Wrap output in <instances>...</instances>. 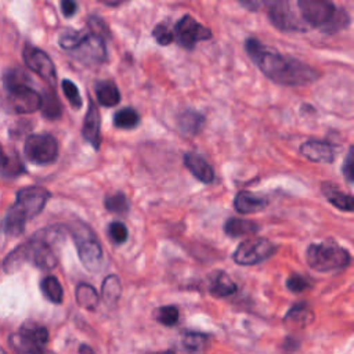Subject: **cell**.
<instances>
[{"label": "cell", "instance_id": "7402d4cb", "mask_svg": "<svg viewBox=\"0 0 354 354\" xmlns=\"http://www.w3.org/2000/svg\"><path fill=\"white\" fill-rule=\"evenodd\" d=\"M97 100L102 106H115L120 101V93L112 80H101L95 84Z\"/></svg>", "mask_w": 354, "mask_h": 354}, {"label": "cell", "instance_id": "9c48e42d", "mask_svg": "<svg viewBox=\"0 0 354 354\" xmlns=\"http://www.w3.org/2000/svg\"><path fill=\"white\" fill-rule=\"evenodd\" d=\"M176 39L184 48H194L198 41L207 40L212 37L209 28L196 22L191 15H184L174 28Z\"/></svg>", "mask_w": 354, "mask_h": 354}, {"label": "cell", "instance_id": "8d00e7d4", "mask_svg": "<svg viewBox=\"0 0 354 354\" xmlns=\"http://www.w3.org/2000/svg\"><path fill=\"white\" fill-rule=\"evenodd\" d=\"M62 90H64V94L65 97L68 98V101L71 102V105L73 108H80L82 106V98H80V94H79V90L76 87V84L68 79L62 80Z\"/></svg>", "mask_w": 354, "mask_h": 354}, {"label": "cell", "instance_id": "7c38bea8", "mask_svg": "<svg viewBox=\"0 0 354 354\" xmlns=\"http://www.w3.org/2000/svg\"><path fill=\"white\" fill-rule=\"evenodd\" d=\"M267 14L271 22L281 30H303L300 19L290 10L288 1H268Z\"/></svg>", "mask_w": 354, "mask_h": 354}, {"label": "cell", "instance_id": "52a82bcc", "mask_svg": "<svg viewBox=\"0 0 354 354\" xmlns=\"http://www.w3.org/2000/svg\"><path fill=\"white\" fill-rule=\"evenodd\" d=\"M25 156L35 165L53 163L58 156V142L51 134H30L24 145Z\"/></svg>", "mask_w": 354, "mask_h": 354}, {"label": "cell", "instance_id": "5bb4252c", "mask_svg": "<svg viewBox=\"0 0 354 354\" xmlns=\"http://www.w3.org/2000/svg\"><path fill=\"white\" fill-rule=\"evenodd\" d=\"M88 109L86 112L84 116V122H83V137L84 140L94 148L98 149L100 148V142H101V137H100V127H101V118H100V111L95 105V102L88 98Z\"/></svg>", "mask_w": 354, "mask_h": 354}, {"label": "cell", "instance_id": "603a6c76", "mask_svg": "<svg viewBox=\"0 0 354 354\" xmlns=\"http://www.w3.org/2000/svg\"><path fill=\"white\" fill-rule=\"evenodd\" d=\"M259 225L250 220H243L238 217H230L224 223V232L231 238H238L243 235H250L259 231Z\"/></svg>", "mask_w": 354, "mask_h": 354}, {"label": "cell", "instance_id": "7bdbcfd3", "mask_svg": "<svg viewBox=\"0 0 354 354\" xmlns=\"http://www.w3.org/2000/svg\"><path fill=\"white\" fill-rule=\"evenodd\" d=\"M7 160H8V156H7V153L4 152V149L0 144V170L7 165Z\"/></svg>", "mask_w": 354, "mask_h": 354}, {"label": "cell", "instance_id": "d4e9b609", "mask_svg": "<svg viewBox=\"0 0 354 354\" xmlns=\"http://www.w3.org/2000/svg\"><path fill=\"white\" fill-rule=\"evenodd\" d=\"M322 191L328 199L329 203H332L335 207L344 210V212H351L354 207V201L353 196L348 194H344L339 191L336 187H322Z\"/></svg>", "mask_w": 354, "mask_h": 354}, {"label": "cell", "instance_id": "4dcf8cb0", "mask_svg": "<svg viewBox=\"0 0 354 354\" xmlns=\"http://www.w3.org/2000/svg\"><path fill=\"white\" fill-rule=\"evenodd\" d=\"M183 344H184L185 350H188L191 353H196V351H201L207 347L209 336L199 333V332H188L183 337Z\"/></svg>", "mask_w": 354, "mask_h": 354}, {"label": "cell", "instance_id": "bcb514c9", "mask_svg": "<svg viewBox=\"0 0 354 354\" xmlns=\"http://www.w3.org/2000/svg\"><path fill=\"white\" fill-rule=\"evenodd\" d=\"M41 354H54V353H51V351H48V350H46V348H44Z\"/></svg>", "mask_w": 354, "mask_h": 354}, {"label": "cell", "instance_id": "836d02e7", "mask_svg": "<svg viewBox=\"0 0 354 354\" xmlns=\"http://www.w3.org/2000/svg\"><path fill=\"white\" fill-rule=\"evenodd\" d=\"M82 32L83 30H73V29H66L64 30L59 37H58V43L61 46V48L66 50V51H75L80 39H82Z\"/></svg>", "mask_w": 354, "mask_h": 354}, {"label": "cell", "instance_id": "8992f818", "mask_svg": "<svg viewBox=\"0 0 354 354\" xmlns=\"http://www.w3.org/2000/svg\"><path fill=\"white\" fill-rule=\"evenodd\" d=\"M69 231L76 243L77 254L82 264L93 272H97L102 266V248L95 234L86 224L76 221L69 225Z\"/></svg>", "mask_w": 354, "mask_h": 354}, {"label": "cell", "instance_id": "7dc6e473", "mask_svg": "<svg viewBox=\"0 0 354 354\" xmlns=\"http://www.w3.org/2000/svg\"><path fill=\"white\" fill-rule=\"evenodd\" d=\"M0 354H7V353H6V351H4V348H3V347H1V346H0Z\"/></svg>", "mask_w": 354, "mask_h": 354}, {"label": "cell", "instance_id": "83f0119b", "mask_svg": "<svg viewBox=\"0 0 354 354\" xmlns=\"http://www.w3.org/2000/svg\"><path fill=\"white\" fill-rule=\"evenodd\" d=\"M40 289L43 292V295L53 303L55 304H59L62 303V299H64V290H62V286L59 283V281L53 277V275H48L46 278L41 279L40 282Z\"/></svg>", "mask_w": 354, "mask_h": 354}, {"label": "cell", "instance_id": "3957f363", "mask_svg": "<svg viewBox=\"0 0 354 354\" xmlns=\"http://www.w3.org/2000/svg\"><path fill=\"white\" fill-rule=\"evenodd\" d=\"M50 199V192L43 187H25L17 192L14 205L3 221V230L10 236L21 235L28 220L36 217Z\"/></svg>", "mask_w": 354, "mask_h": 354}, {"label": "cell", "instance_id": "4fadbf2b", "mask_svg": "<svg viewBox=\"0 0 354 354\" xmlns=\"http://www.w3.org/2000/svg\"><path fill=\"white\" fill-rule=\"evenodd\" d=\"M8 105L17 113H32L40 109L41 95L30 87H24L8 93Z\"/></svg>", "mask_w": 354, "mask_h": 354}, {"label": "cell", "instance_id": "e0dca14e", "mask_svg": "<svg viewBox=\"0 0 354 354\" xmlns=\"http://www.w3.org/2000/svg\"><path fill=\"white\" fill-rule=\"evenodd\" d=\"M267 206V201L253 192L249 191H239L235 195L234 199V207L236 212L249 214V213H256L263 210Z\"/></svg>", "mask_w": 354, "mask_h": 354}, {"label": "cell", "instance_id": "f546056e", "mask_svg": "<svg viewBox=\"0 0 354 354\" xmlns=\"http://www.w3.org/2000/svg\"><path fill=\"white\" fill-rule=\"evenodd\" d=\"M311 319H313V313L306 303H299V304L293 306L285 317L286 322L295 324L299 326L307 325L308 322H311Z\"/></svg>", "mask_w": 354, "mask_h": 354}, {"label": "cell", "instance_id": "ab89813d", "mask_svg": "<svg viewBox=\"0 0 354 354\" xmlns=\"http://www.w3.org/2000/svg\"><path fill=\"white\" fill-rule=\"evenodd\" d=\"M286 286L290 292H295V293H299V292H303L306 290L308 286H310V282L303 277V275H297V274H293L292 277L288 278L286 281Z\"/></svg>", "mask_w": 354, "mask_h": 354}, {"label": "cell", "instance_id": "f6af8a7d", "mask_svg": "<svg viewBox=\"0 0 354 354\" xmlns=\"http://www.w3.org/2000/svg\"><path fill=\"white\" fill-rule=\"evenodd\" d=\"M152 354H174V351L167 350V351H159V353H152Z\"/></svg>", "mask_w": 354, "mask_h": 354}, {"label": "cell", "instance_id": "cb8c5ba5", "mask_svg": "<svg viewBox=\"0 0 354 354\" xmlns=\"http://www.w3.org/2000/svg\"><path fill=\"white\" fill-rule=\"evenodd\" d=\"M40 109L43 112V116L51 120L59 119L62 115V105L58 100L57 93L53 88H47L44 94L41 95V105Z\"/></svg>", "mask_w": 354, "mask_h": 354}, {"label": "cell", "instance_id": "ffe728a7", "mask_svg": "<svg viewBox=\"0 0 354 354\" xmlns=\"http://www.w3.org/2000/svg\"><path fill=\"white\" fill-rule=\"evenodd\" d=\"M203 123H205L203 115H201L199 112L192 111V109H187V111L181 112L177 118V126H178L180 131L187 136L198 134L201 131Z\"/></svg>", "mask_w": 354, "mask_h": 354}, {"label": "cell", "instance_id": "ee69618b", "mask_svg": "<svg viewBox=\"0 0 354 354\" xmlns=\"http://www.w3.org/2000/svg\"><path fill=\"white\" fill-rule=\"evenodd\" d=\"M79 354H95V353L93 351V348H91L90 346H87V344H82V346H80V348H79Z\"/></svg>", "mask_w": 354, "mask_h": 354}, {"label": "cell", "instance_id": "5b68a950", "mask_svg": "<svg viewBox=\"0 0 354 354\" xmlns=\"http://www.w3.org/2000/svg\"><path fill=\"white\" fill-rule=\"evenodd\" d=\"M306 260L311 268L326 272L347 267L351 256L346 248L339 246L336 242H324L311 243L306 250Z\"/></svg>", "mask_w": 354, "mask_h": 354}, {"label": "cell", "instance_id": "e575fe53", "mask_svg": "<svg viewBox=\"0 0 354 354\" xmlns=\"http://www.w3.org/2000/svg\"><path fill=\"white\" fill-rule=\"evenodd\" d=\"M152 36L160 46H169L174 40V33L166 24H158L152 29Z\"/></svg>", "mask_w": 354, "mask_h": 354}, {"label": "cell", "instance_id": "f1b7e54d", "mask_svg": "<svg viewBox=\"0 0 354 354\" xmlns=\"http://www.w3.org/2000/svg\"><path fill=\"white\" fill-rule=\"evenodd\" d=\"M138 123H140V115L133 108H129V106L122 108L113 115V124L118 129L130 130V129H134Z\"/></svg>", "mask_w": 354, "mask_h": 354}, {"label": "cell", "instance_id": "1f68e13d", "mask_svg": "<svg viewBox=\"0 0 354 354\" xmlns=\"http://www.w3.org/2000/svg\"><path fill=\"white\" fill-rule=\"evenodd\" d=\"M106 210L118 214H124L129 210V202L122 192H116L105 199Z\"/></svg>", "mask_w": 354, "mask_h": 354}, {"label": "cell", "instance_id": "60d3db41", "mask_svg": "<svg viewBox=\"0 0 354 354\" xmlns=\"http://www.w3.org/2000/svg\"><path fill=\"white\" fill-rule=\"evenodd\" d=\"M342 171L346 176V178L351 183L353 181V148L351 147H350L348 153L346 156V160H344V163L342 166Z\"/></svg>", "mask_w": 354, "mask_h": 354}, {"label": "cell", "instance_id": "74e56055", "mask_svg": "<svg viewBox=\"0 0 354 354\" xmlns=\"http://www.w3.org/2000/svg\"><path fill=\"white\" fill-rule=\"evenodd\" d=\"M108 234H109V238L118 245L124 243L127 241V235H129L126 225L120 221L111 223L108 227Z\"/></svg>", "mask_w": 354, "mask_h": 354}, {"label": "cell", "instance_id": "b9f144b4", "mask_svg": "<svg viewBox=\"0 0 354 354\" xmlns=\"http://www.w3.org/2000/svg\"><path fill=\"white\" fill-rule=\"evenodd\" d=\"M76 8H77V4H76L75 1L64 0V1L61 3V10H62V14H64L65 17H72V15H75Z\"/></svg>", "mask_w": 354, "mask_h": 354}, {"label": "cell", "instance_id": "44dd1931", "mask_svg": "<svg viewBox=\"0 0 354 354\" xmlns=\"http://www.w3.org/2000/svg\"><path fill=\"white\" fill-rule=\"evenodd\" d=\"M3 83L7 91L11 93L24 87H29L30 76L24 68H19V66L8 68L3 75Z\"/></svg>", "mask_w": 354, "mask_h": 354}, {"label": "cell", "instance_id": "2e32d148", "mask_svg": "<svg viewBox=\"0 0 354 354\" xmlns=\"http://www.w3.org/2000/svg\"><path fill=\"white\" fill-rule=\"evenodd\" d=\"M184 165L189 170V173L198 178L203 184H210L214 178L213 167L196 153H185L184 155Z\"/></svg>", "mask_w": 354, "mask_h": 354}, {"label": "cell", "instance_id": "7a4b0ae2", "mask_svg": "<svg viewBox=\"0 0 354 354\" xmlns=\"http://www.w3.org/2000/svg\"><path fill=\"white\" fill-rule=\"evenodd\" d=\"M62 242L64 231L59 227L40 230L4 259V271L14 272L28 261L40 270H53L58 264V248Z\"/></svg>", "mask_w": 354, "mask_h": 354}, {"label": "cell", "instance_id": "ba28073f", "mask_svg": "<svg viewBox=\"0 0 354 354\" xmlns=\"http://www.w3.org/2000/svg\"><path fill=\"white\" fill-rule=\"evenodd\" d=\"M275 252V246L266 238H249L238 245L232 259L241 266H254L268 259Z\"/></svg>", "mask_w": 354, "mask_h": 354}, {"label": "cell", "instance_id": "f35d334b", "mask_svg": "<svg viewBox=\"0 0 354 354\" xmlns=\"http://www.w3.org/2000/svg\"><path fill=\"white\" fill-rule=\"evenodd\" d=\"M87 26H88V30H90V32H93V33L101 36L102 39L109 36V30H108L105 22H104L100 17L91 15V17L87 19Z\"/></svg>", "mask_w": 354, "mask_h": 354}, {"label": "cell", "instance_id": "d6986e66", "mask_svg": "<svg viewBox=\"0 0 354 354\" xmlns=\"http://www.w3.org/2000/svg\"><path fill=\"white\" fill-rule=\"evenodd\" d=\"M17 335L22 340H25L30 344L39 346V347H44L46 343L48 342V330L46 329V326H43L37 322H33V321L24 322Z\"/></svg>", "mask_w": 354, "mask_h": 354}, {"label": "cell", "instance_id": "484cf974", "mask_svg": "<svg viewBox=\"0 0 354 354\" xmlns=\"http://www.w3.org/2000/svg\"><path fill=\"white\" fill-rule=\"evenodd\" d=\"M76 301L86 310H95L100 301V296L91 285L82 282L76 286Z\"/></svg>", "mask_w": 354, "mask_h": 354}, {"label": "cell", "instance_id": "9a60e30c", "mask_svg": "<svg viewBox=\"0 0 354 354\" xmlns=\"http://www.w3.org/2000/svg\"><path fill=\"white\" fill-rule=\"evenodd\" d=\"M300 153L311 160L318 163H332L335 160V149L333 147L321 140H308L301 144Z\"/></svg>", "mask_w": 354, "mask_h": 354}, {"label": "cell", "instance_id": "30bf717a", "mask_svg": "<svg viewBox=\"0 0 354 354\" xmlns=\"http://www.w3.org/2000/svg\"><path fill=\"white\" fill-rule=\"evenodd\" d=\"M24 61H25V65L30 71L37 73L41 79L48 82L51 86L55 84L57 82L55 66L51 58L47 55V53H44L37 47L26 44L24 48Z\"/></svg>", "mask_w": 354, "mask_h": 354}, {"label": "cell", "instance_id": "277c9868", "mask_svg": "<svg viewBox=\"0 0 354 354\" xmlns=\"http://www.w3.org/2000/svg\"><path fill=\"white\" fill-rule=\"evenodd\" d=\"M297 7L307 24L325 32H335L348 25L350 18L344 10H337L330 1L299 0Z\"/></svg>", "mask_w": 354, "mask_h": 354}, {"label": "cell", "instance_id": "6da1fadb", "mask_svg": "<svg viewBox=\"0 0 354 354\" xmlns=\"http://www.w3.org/2000/svg\"><path fill=\"white\" fill-rule=\"evenodd\" d=\"M245 50L259 69L281 86H306L319 77V72L293 57L283 55L254 37L245 41Z\"/></svg>", "mask_w": 354, "mask_h": 354}, {"label": "cell", "instance_id": "d6a6232c", "mask_svg": "<svg viewBox=\"0 0 354 354\" xmlns=\"http://www.w3.org/2000/svg\"><path fill=\"white\" fill-rule=\"evenodd\" d=\"M155 318L158 319V322H160L162 325L166 326H173L177 324L178 321V310L176 306H163L159 307L155 311Z\"/></svg>", "mask_w": 354, "mask_h": 354}, {"label": "cell", "instance_id": "d590c367", "mask_svg": "<svg viewBox=\"0 0 354 354\" xmlns=\"http://www.w3.org/2000/svg\"><path fill=\"white\" fill-rule=\"evenodd\" d=\"M24 171H25V167H24L18 153H12L11 156H8L7 165L1 169V174L6 177H17Z\"/></svg>", "mask_w": 354, "mask_h": 354}, {"label": "cell", "instance_id": "4316f807", "mask_svg": "<svg viewBox=\"0 0 354 354\" xmlns=\"http://www.w3.org/2000/svg\"><path fill=\"white\" fill-rule=\"evenodd\" d=\"M120 295H122V285L119 278L116 275H108L102 282L101 297L108 306H112V304H116Z\"/></svg>", "mask_w": 354, "mask_h": 354}, {"label": "cell", "instance_id": "8fae6325", "mask_svg": "<svg viewBox=\"0 0 354 354\" xmlns=\"http://www.w3.org/2000/svg\"><path fill=\"white\" fill-rule=\"evenodd\" d=\"M84 62L101 64L106 59V47L104 39L90 30L82 32V39L75 50Z\"/></svg>", "mask_w": 354, "mask_h": 354}, {"label": "cell", "instance_id": "ac0fdd59", "mask_svg": "<svg viewBox=\"0 0 354 354\" xmlns=\"http://www.w3.org/2000/svg\"><path fill=\"white\" fill-rule=\"evenodd\" d=\"M236 285L224 271H214L209 275V292L216 297H227L235 293Z\"/></svg>", "mask_w": 354, "mask_h": 354}]
</instances>
